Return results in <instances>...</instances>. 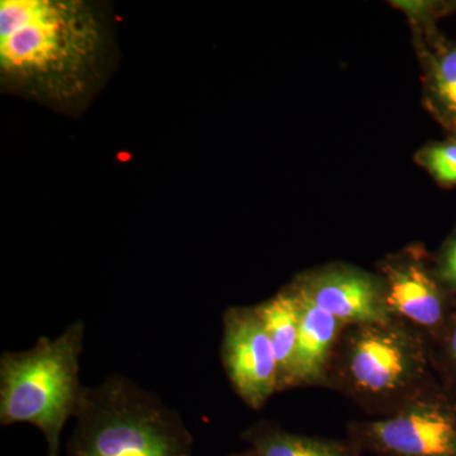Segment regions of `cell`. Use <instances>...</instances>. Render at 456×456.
I'll return each instance as SVG.
<instances>
[{"mask_svg": "<svg viewBox=\"0 0 456 456\" xmlns=\"http://www.w3.org/2000/svg\"><path fill=\"white\" fill-rule=\"evenodd\" d=\"M103 28L82 0H2L0 70L35 97L68 104L97 79Z\"/></svg>", "mask_w": 456, "mask_h": 456, "instance_id": "cell-1", "label": "cell"}, {"mask_svg": "<svg viewBox=\"0 0 456 456\" xmlns=\"http://www.w3.org/2000/svg\"><path fill=\"white\" fill-rule=\"evenodd\" d=\"M437 383L428 336L389 318L346 326L323 387L379 419L397 412Z\"/></svg>", "mask_w": 456, "mask_h": 456, "instance_id": "cell-2", "label": "cell"}, {"mask_svg": "<svg viewBox=\"0 0 456 456\" xmlns=\"http://www.w3.org/2000/svg\"><path fill=\"white\" fill-rule=\"evenodd\" d=\"M74 419L69 456H193L182 416L123 375L86 387Z\"/></svg>", "mask_w": 456, "mask_h": 456, "instance_id": "cell-3", "label": "cell"}, {"mask_svg": "<svg viewBox=\"0 0 456 456\" xmlns=\"http://www.w3.org/2000/svg\"><path fill=\"white\" fill-rule=\"evenodd\" d=\"M86 325L74 321L57 338L0 356V424H28L44 435L47 456H60L61 436L82 399L80 356Z\"/></svg>", "mask_w": 456, "mask_h": 456, "instance_id": "cell-4", "label": "cell"}, {"mask_svg": "<svg viewBox=\"0 0 456 456\" xmlns=\"http://www.w3.org/2000/svg\"><path fill=\"white\" fill-rule=\"evenodd\" d=\"M362 454L456 456V397L440 382L391 416L347 425Z\"/></svg>", "mask_w": 456, "mask_h": 456, "instance_id": "cell-5", "label": "cell"}, {"mask_svg": "<svg viewBox=\"0 0 456 456\" xmlns=\"http://www.w3.org/2000/svg\"><path fill=\"white\" fill-rule=\"evenodd\" d=\"M389 314L437 341L456 310V298L426 264L421 250L395 255L380 266Z\"/></svg>", "mask_w": 456, "mask_h": 456, "instance_id": "cell-6", "label": "cell"}, {"mask_svg": "<svg viewBox=\"0 0 456 456\" xmlns=\"http://www.w3.org/2000/svg\"><path fill=\"white\" fill-rule=\"evenodd\" d=\"M221 360L233 391L251 410L279 392L277 359L254 307L224 311Z\"/></svg>", "mask_w": 456, "mask_h": 456, "instance_id": "cell-7", "label": "cell"}, {"mask_svg": "<svg viewBox=\"0 0 456 456\" xmlns=\"http://www.w3.org/2000/svg\"><path fill=\"white\" fill-rule=\"evenodd\" d=\"M289 287L347 326L392 318L387 308L382 278L364 270L327 266L299 275Z\"/></svg>", "mask_w": 456, "mask_h": 456, "instance_id": "cell-8", "label": "cell"}, {"mask_svg": "<svg viewBox=\"0 0 456 456\" xmlns=\"http://www.w3.org/2000/svg\"><path fill=\"white\" fill-rule=\"evenodd\" d=\"M296 296L301 317L290 388L323 387L332 355L347 325L299 294Z\"/></svg>", "mask_w": 456, "mask_h": 456, "instance_id": "cell-9", "label": "cell"}, {"mask_svg": "<svg viewBox=\"0 0 456 456\" xmlns=\"http://www.w3.org/2000/svg\"><path fill=\"white\" fill-rule=\"evenodd\" d=\"M254 308L269 336L277 359L279 392L292 389L294 356L301 317L298 298L288 285Z\"/></svg>", "mask_w": 456, "mask_h": 456, "instance_id": "cell-10", "label": "cell"}, {"mask_svg": "<svg viewBox=\"0 0 456 456\" xmlns=\"http://www.w3.org/2000/svg\"><path fill=\"white\" fill-rule=\"evenodd\" d=\"M241 437L259 456H362L349 439L307 436L270 421L256 422Z\"/></svg>", "mask_w": 456, "mask_h": 456, "instance_id": "cell-11", "label": "cell"}, {"mask_svg": "<svg viewBox=\"0 0 456 456\" xmlns=\"http://www.w3.org/2000/svg\"><path fill=\"white\" fill-rule=\"evenodd\" d=\"M432 364L444 388L456 397V310L443 334L432 344Z\"/></svg>", "mask_w": 456, "mask_h": 456, "instance_id": "cell-12", "label": "cell"}, {"mask_svg": "<svg viewBox=\"0 0 456 456\" xmlns=\"http://www.w3.org/2000/svg\"><path fill=\"white\" fill-rule=\"evenodd\" d=\"M435 89L444 106L456 114V50L446 53L436 65Z\"/></svg>", "mask_w": 456, "mask_h": 456, "instance_id": "cell-13", "label": "cell"}, {"mask_svg": "<svg viewBox=\"0 0 456 456\" xmlns=\"http://www.w3.org/2000/svg\"><path fill=\"white\" fill-rule=\"evenodd\" d=\"M426 167L444 183H456V143L431 147L424 156Z\"/></svg>", "mask_w": 456, "mask_h": 456, "instance_id": "cell-14", "label": "cell"}, {"mask_svg": "<svg viewBox=\"0 0 456 456\" xmlns=\"http://www.w3.org/2000/svg\"><path fill=\"white\" fill-rule=\"evenodd\" d=\"M437 275L456 298V232L444 246L436 265Z\"/></svg>", "mask_w": 456, "mask_h": 456, "instance_id": "cell-15", "label": "cell"}, {"mask_svg": "<svg viewBox=\"0 0 456 456\" xmlns=\"http://www.w3.org/2000/svg\"><path fill=\"white\" fill-rule=\"evenodd\" d=\"M230 456H259L255 452V450L251 448H248L244 450V452H235V454H231Z\"/></svg>", "mask_w": 456, "mask_h": 456, "instance_id": "cell-16", "label": "cell"}]
</instances>
